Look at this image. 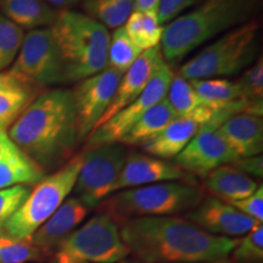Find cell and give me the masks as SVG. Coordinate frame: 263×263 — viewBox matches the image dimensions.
<instances>
[{"label": "cell", "instance_id": "obj_33", "mask_svg": "<svg viewBox=\"0 0 263 263\" xmlns=\"http://www.w3.org/2000/svg\"><path fill=\"white\" fill-rule=\"evenodd\" d=\"M235 207L242 215L250 217L254 221L262 223L263 222V186L259 185L257 190L248 197L242 200H238L230 203Z\"/></svg>", "mask_w": 263, "mask_h": 263}, {"label": "cell", "instance_id": "obj_16", "mask_svg": "<svg viewBox=\"0 0 263 263\" xmlns=\"http://www.w3.org/2000/svg\"><path fill=\"white\" fill-rule=\"evenodd\" d=\"M90 209L78 197L66 199L50 218L33 233L31 241L42 255H51L64 240L87 218Z\"/></svg>", "mask_w": 263, "mask_h": 263}, {"label": "cell", "instance_id": "obj_3", "mask_svg": "<svg viewBox=\"0 0 263 263\" xmlns=\"http://www.w3.org/2000/svg\"><path fill=\"white\" fill-rule=\"evenodd\" d=\"M258 0H203L163 27V60L178 61L203 43L250 21Z\"/></svg>", "mask_w": 263, "mask_h": 263}, {"label": "cell", "instance_id": "obj_8", "mask_svg": "<svg viewBox=\"0 0 263 263\" xmlns=\"http://www.w3.org/2000/svg\"><path fill=\"white\" fill-rule=\"evenodd\" d=\"M129 254L117 223L101 212L78 227L59 245L52 263H118Z\"/></svg>", "mask_w": 263, "mask_h": 263}, {"label": "cell", "instance_id": "obj_23", "mask_svg": "<svg viewBox=\"0 0 263 263\" xmlns=\"http://www.w3.org/2000/svg\"><path fill=\"white\" fill-rule=\"evenodd\" d=\"M44 177V170L24 153L0 161V189L37 184Z\"/></svg>", "mask_w": 263, "mask_h": 263}, {"label": "cell", "instance_id": "obj_13", "mask_svg": "<svg viewBox=\"0 0 263 263\" xmlns=\"http://www.w3.org/2000/svg\"><path fill=\"white\" fill-rule=\"evenodd\" d=\"M185 219L210 234L230 239L246 235L256 226L261 224L217 197L202 200L186 213Z\"/></svg>", "mask_w": 263, "mask_h": 263}, {"label": "cell", "instance_id": "obj_10", "mask_svg": "<svg viewBox=\"0 0 263 263\" xmlns=\"http://www.w3.org/2000/svg\"><path fill=\"white\" fill-rule=\"evenodd\" d=\"M124 144H104L82 154V164L74 188V196L94 209L112 194L127 159Z\"/></svg>", "mask_w": 263, "mask_h": 263}, {"label": "cell", "instance_id": "obj_40", "mask_svg": "<svg viewBox=\"0 0 263 263\" xmlns=\"http://www.w3.org/2000/svg\"><path fill=\"white\" fill-rule=\"evenodd\" d=\"M201 263H229L228 261H215V262H201Z\"/></svg>", "mask_w": 263, "mask_h": 263}, {"label": "cell", "instance_id": "obj_37", "mask_svg": "<svg viewBox=\"0 0 263 263\" xmlns=\"http://www.w3.org/2000/svg\"><path fill=\"white\" fill-rule=\"evenodd\" d=\"M160 0H134L133 11H157Z\"/></svg>", "mask_w": 263, "mask_h": 263}, {"label": "cell", "instance_id": "obj_41", "mask_svg": "<svg viewBox=\"0 0 263 263\" xmlns=\"http://www.w3.org/2000/svg\"><path fill=\"white\" fill-rule=\"evenodd\" d=\"M118 263H129V262H128V261H124V259H123V261H121V262H118Z\"/></svg>", "mask_w": 263, "mask_h": 263}, {"label": "cell", "instance_id": "obj_11", "mask_svg": "<svg viewBox=\"0 0 263 263\" xmlns=\"http://www.w3.org/2000/svg\"><path fill=\"white\" fill-rule=\"evenodd\" d=\"M173 76V72L163 59L160 60L143 93L133 103L91 132L87 138L85 149L88 150L104 144L120 143L141 116L166 97Z\"/></svg>", "mask_w": 263, "mask_h": 263}, {"label": "cell", "instance_id": "obj_38", "mask_svg": "<svg viewBox=\"0 0 263 263\" xmlns=\"http://www.w3.org/2000/svg\"><path fill=\"white\" fill-rule=\"evenodd\" d=\"M44 2L48 3L50 6L67 10L72 8V6H74L78 2H80V0H44Z\"/></svg>", "mask_w": 263, "mask_h": 263}, {"label": "cell", "instance_id": "obj_36", "mask_svg": "<svg viewBox=\"0 0 263 263\" xmlns=\"http://www.w3.org/2000/svg\"><path fill=\"white\" fill-rule=\"evenodd\" d=\"M22 151L16 146V144L11 140L6 132H0V161L16 156Z\"/></svg>", "mask_w": 263, "mask_h": 263}, {"label": "cell", "instance_id": "obj_9", "mask_svg": "<svg viewBox=\"0 0 263 263\" xmlns=\"http://www.w3.org/2000/svg\"><path fill=\"white\" fill-rule=\"evenodd\" d=\"M8 73L34 89L67 83L64 60L50 28L33 29L25 35Z\"/></svg>", "mask_w": 263, "mask_h": 263}, {"label": "cell", "instance_id": "obj_12", "mask_svg": "<svg viewBox=\"0 0 263 263\" xmlns=\"http://www.w3.org/2000/svg\"><path fill=\"white\" fill-rule=\"evenodd\" d=\"M121 78L122 74L112 68L105 67L99 73L78 82L74 89L71 90L81 141L87 139L97 128L112 100Z\"/></svg>", "mask_w": 263, "mask_h": 263}, {"label": "cell", "instance_id": "obj_2", "mask_svg": "<svg viewBox=\"0 0 263 263\" xmlns=\"http://www.w3.org/2000/svg\"><path fill=\"white\" fill-rule=\"evenodd\" d=\"M8 134L43 170L60 168L73 157L81 143L71 90L43 91L20 115Z\"/></svg>", "mask_w": 263, "mask_h": 263}, {"label": "cell", "instance_id": "obj_5", "mask_svg": "<svg viewBox=\"0 0 263 263\" xmlns=\"http://www.w3.org/2000/svg\"><path fill=\"white\" fill-rule=\"evenodd\" d=\"M203 200L196 186L186 183L163 182L114 193L100 202L104 213L115 222H124L141 217H170L189 212Z\"/></svg>", "mask_w": 263, "mask_h": 263}, {"label": "cell", "instance_id": "obj_22", "mask_svg": "<svg viewBox=\"0 0 263 263\" xmlns=\"http://www.w3.org/2000/svg\"><path fill=\"white\" fill-rule=\"evenodd\" d=\"M123 27L130 41L141 51L161 44L163 26L160 25L157 11H133Z\"/></svg>", "mask_w": 263, "mask_h": 263}, {"label": "cell", "instance_id": "obj_7", "mask_svg": "<svg viewBox=\"0 0 263 263\" xmlns=\"http://www.w3.org/2000/svg\"><path fill=\"white\" fill-rule=\"evenodd\" d=\"M82 164V154L76 155L50 176L44 177L29 192L3 230L16 239L31 238L60 207L74 188Z\"/></svg>", "mask_w": 263, "mask_h": 263}, {"label": "cell", "instance_id": "obj_17", "mask_svg": "<svg viewBox=\"0 0 263 263\" xmlns=\"http://www.w3.org/2000/svg\"><path fill=\"white\" fill-rule=\"evenodd\" d=\"M163 58L162 54H161L160 45L141 52V55L137 59V61L124 72L120 83L117 85V89L115 91L112 100L108 105L106 112L103 115V117L99 121L97 128L104 124L111 117H114L121 110H123L130 103H133L143 93L147 82H149L154 71H155L157 64Z\"/></svg>", "mask_w": 263, "mask_h": 263}, {"label": "cell", "instance_id": "obj_29", "mask_svg": "<svg viewBox=\"0 0 263 263\" xmlns=\"http://www.w3.org/2000/svg\"><path fill=\"white\" fill-rule=\"evenodd\" d=\"M24 31L0 15V71L15 61L24 41Z\"/></svg>", "mask_w": 263, "mask_h": 263}, {"label": "cell", "instance_id": "obj_4", "mask_svg": "<svg viewBox=\"0 0 263 263\" xmlns=\"http://www.w3.org/2000/svg\"><path fill=\"white\" fill-rule=\"evenodd\" d=\"M50 31L64 60L67 83L106 67L111 34L97 20L70 9L60 10Z\"/></svg>", "mask_w": 263, "mask_h": 263}, {"label": "cell", "instance_id": "obj_14", "mask_svg": "<svg viewBox=\"0 0 263 263\" xmlns=\"http://www.w3.org/2000/svg\"><path fill=\"white\" fill-rule=\"evenodd\" d=\"M238 160L218 130H202L194 137L183 151L174 159V163L185 172L196 174L210 173L211 171L233 163Z\"/></svg>", "mask_w": 263, "mask_h": 263}, {"label": "cell", "instance_id": "obj_39", "mask_svg": "<svg viewBox=\"0 0 263 263\" xmlns=\"http://www.w3.org/2000/svg\"><path fill=\"white\" fill-rule=\"evenodd\" d=\"M16 82L18 81H16L11 74L8 73V72H5V73L4 72H0V89H2V88L8 87V85L14 84Z\"/></svg>", "mask_w": 263, "mask_h": 263}, {"label": "cell", "instance_id": "obj_1", "mask_svg": "<svg viewBox=\"0 0 263 263\" xmlns=\"http://www.w3.org/2000/svg\"><path fill=\"white\" fill-rule=\"evenodd\" d=\"M123 242L145 263L224 261L236 239L216 236L179 217H141L121 224Z\"/></svg>", "mask_w": 263, "mask_h": 263}, {"label": "cell", "instance_id": "obj_27", "mask_svg": "<svg viewBox=\"0 0 263 263\" xmlns=\"http://www.w3.org/2000/svg\"><path fill=\"white\" fill-rule=\"evenodd\" d=\"M166 99L168 100L177 117L186 116L203 105L201 98L193 87L192 81L185 80L182 76H173L168 90H167Z\"/></svg>", "mask_w": 263, "mask_h": 263}, {"label": "cell", "instance_id": "obj_20", "mask_svg": "<svg viewBox=\"0 0 263 263\" xmlns=\"http://www.w3.org/2000/svg\"><path fill=\"white\" fill-rule=\"evenodd\" d=\"M0 9L12 24L31 31L51 26L60 11L44 0H0Z\"/></svg>", "mask_w": 263, "mask_h": 263}, {"label": "cell", "instance_id": "obj_18", "mask_svg": "<svg viewBox=\"0 0 263 263\" xmlns=\"http://www.w3.org/2000/svg\"><path fill=\"white\" fill-rule=\"evenodd\" d=\"M217 130L229 144L238 159L262 155L263 121L259 115L238 114L227 120Z\"/></svg>", "mask_w": 263, "mask_h": 263}, {"label": "cell", "instance_id": "obj_24", "mask_svg": "<svg viewBox=\"0 0 263 263\" xmlns=\"http://www.w3.org/2000/svg\"><path fill=\"white\" fill-rule=\"evenodd\" d=\"M34 88L20 82L0 89V132L14 124L34 99Z\"/></svg>", "mask_w": 263, "mask_h": 263}, {"label": "cell", "instance_id": "obj_35", "mask_svg": "<svg viewBox=\"0 0 263 263\" xmlns=\"http://www.w3.org/2000/svg\"><path fill=\"white\" fill-rule=\"evenodd\" d=\"M233 167L239 170L240 172L245 173L246 176L257 177L262 178L263 176V157L262 155L244 157V159H238L232 163Z\"/></svg>", "mask_w": 263, "mask_h": 263}, {"label": "cell", "instance_id": "obj_30", "mask_svg": "<svg viewBox=\"0 0 263 263\" xmlns=\"http://www.w3.org/2000/svg\"><path fill=\"white\" fill-rule=\"evenodd\" d=\"M236 261L257 262L263 258V226H256L232 251Z\"/></svg>", "mask_w": 263, "mask_h": 263}, {"label": "cell", "instance_id": "obj_19", "mask_svg": "<svg viewBox=\"0 0 263 263\" xmlns=\"http://www.w3.org/2000/svg\"><path fill=\"white\" fill-rule=\"evenodd\" d=\"M205 186L217 199L232 203L252 195L259 185L235 167L224 164L207 173Z\"/></svg>", "mask_w": 263, "mask_h": 263}, {"label": "cell", "instance_id": "obj_28", "mask_svg": "<svg viewBox=\"0 0 263 263\" xmlns=\"http://www.w3.org/2000/svg\"><path fill=\"white\" fill-rule=\"evenodd\" d=\"M42 256L31 238L16 239L0 229V263H27Z\"/></svg>", "mask_w": 263, "mask_h": 263}, {"label": "cell", "instance_id": "obj_31", "mask_svg": "<svg viewBox=\"0 0 263 263\" xmlns=\"http://www.w3.org/2000/svg\"><path fill=\"white\" fill-rule=\"evenodd\" d=\"M29 192L31 189L26 185H15L11 188L0 189V229H3L5 223L24 203Z\"/></svg>", "mask_w": 263, "mask_h": 263}, {"label": "cell", "instance_id": "obj_32", "mask_svg": "<svg viewBox=\"0 0 263 263\" xmlns=\"http://www.w3.org/2000/svg\"><path fill=\"white\" fill-rule=\"evenodd\" d=\"M242 93L246 100L251 103L262 104L263 98V60L262 57L258 58L256 64L250 67L248 71L242 74L241 80L239 82Z\"/></svg>", "mask_w": 263, "mask_h": 263}, {"label": "cell", "instance_id": "obj_21", "mask_svg": "<svg viewBox=\"0 0 263 263\" xmlns=\"http://www.w3.org/2000/svg\"><path fill=\"white\" fill-rule=\"evenodd\" d=\"M174 118H177L176 114L164 97L141 116L120 143L133 146H144L157 134H160Z\"/></svg>", "mask_w": 263, "mask_h": 263}, {"label": "cell", "instance_id": "obj_34", "mask_svg": "<svg viewBox=\"0 0 263 263\" xmlns=\"http://www.w3.org/2000/svg\"><path fill=\"white\" fill-rule=\"evenodd\" d=\"M199 0H160L159 9H157V17L161 26L170 24L174 18H177L184 10L195 5Z\"/></svg>", "mask_w": 263, "mask_h": 263}, {"label": "cell", "instance_id": "obj_26", "mask_svg": "<svg viewBox=\"0 0 263 263\" xmlns=\"http://www.w3.org/2000/svg\"><path fill=\"white\" fill-rule=\"evenodd\" d=\"M141 52L143 51L136 47L128 37L123 26L115 28L114 33L110 35L106 67L112 68L123 76L124 72L137 61Z\"/></svg>", "mask_w": 263, "mask_h": 263}, {"label": "cell", "instance_id": "obj_25", "mask_svg": "<svg viewBox=\"0 0 263 263\" xmlns=\"http://www.w3.org/2000/svg\"><path fill=\"white\" fill-rule=\"evenodd\" d=\"M85 15L97 20L106 28L124 25L133 12L134 0H80Z\"/></svg>", "mask_w": 263, "mask_h": 263}, {"label": "cell", "instance_id": "obj_6", "mask_svg": "<svg viewBox=\"0 0 263 263\" xmlns=\"http://www.w3.org/2000/svg\"><path fill=\"white\" fill-rule=\"evenodd\" d=\"M258 31V22L250 20L226 32L185 62L179 70V76L185 80H207L238 73L256 59Z\"/></svg>", "mask_w": 263, "mask_h": 263}, {"label": "cell", "instance_id": "obj_15", "mask_svg": "<svg viewBox=\"0 0 263 263\" xmlns=\"http://www.w3.org/2000/svg\"><path fill=\"white\" fill-rule=\"evenodd\" d=\"M186 172L176 163L145 154H128L126 162L115 183L112 194L149 184L186 179Z\"/></svg>", "mask_w": 263, "mask_h": 263}]
</instances>
